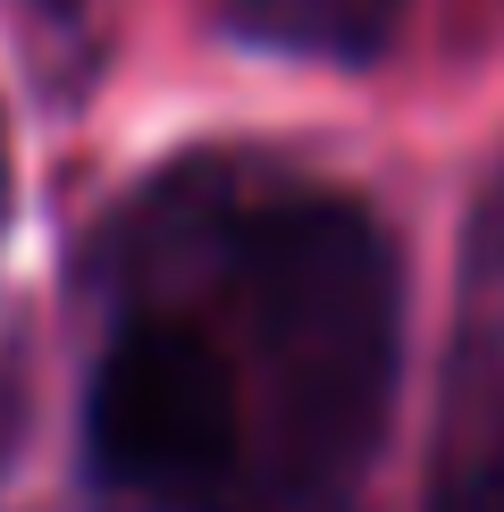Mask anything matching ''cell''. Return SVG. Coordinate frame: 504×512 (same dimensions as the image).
Here are the masks:
<instances>
[{
    "label": "cell",
    "instance_id": "obj_1",
    "mask_svg": "<svg viewBox=\"0 0 504 512\" xmlns=\"http://www.w3.org/2000/svg\"><path fill=\"white\" fill-rule=\"evenodd\" d=\"M236 294L303 479H353L387 429L404 353L395 244L345 194H278L236 227Z\"/></svg>",
    "mask_w": 504,
    "mask_h": 512
},
{
    "label": "cell",
    "instance_id": "obj_2",
    "mask_svg": "<svg viewBox=\"0 0 504 512\" xmlns=\"http://www.w3.org/2000/svg\"><path fill=\"white\" fill-rule=\"evenodd\" d=\"M93 471L126 496H210L236 462V370L194 319L126 311L84 387Z\"/></svg>",
    "mask_w": 504,
    "mask_h": 512
},
{
    "label": "cell",
    "instance_id": "obj_3",
    "mask_svg": "<svg viewBox=\"0 0 504 512\" xmlns=\"http://www.w3.org/2000/svg\"><path fill=\"white\" fill-rule=\"evenodd\" d=\"M219 26L278 59L311 68H370L404 26V0H219Z\"/></svg>",
    "mask_w": 504,
    "mask_h": 512
},
{
    "label": "cell",
    "instance_id": "obj_4",
    "mask_svg": "<svg viewBox=\"0 0 504 512\" xmlns=\"http://www.w3.org/2000/svg\"><path fill=\"white\" fill-rule=\"evenodd\" d=\"M429 512H504V445H496V454H479L471 471H454L446 496H437Z\"/></svg>",
    "mask_w": 504,
    "mask_h": 512
}]
</instances>
